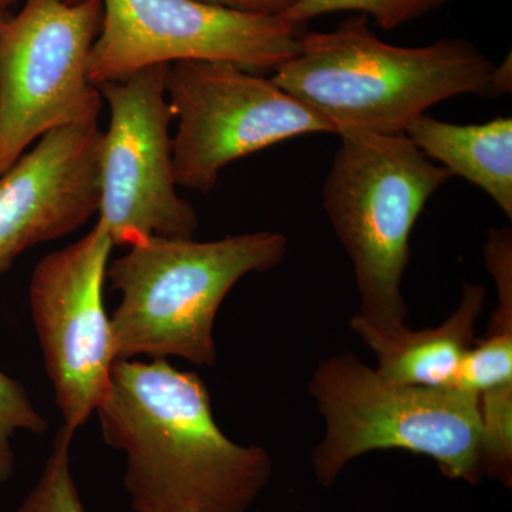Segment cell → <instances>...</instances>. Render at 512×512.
Returning a JSON list of instances; mask_svg holds the SVG:
<instances>
[{
	"label": "cell",
	"instance_id": "1",
	"mask_svg": "<svg viewBox=\"0 0 512 512\" xmlns=\"http://www.w3.org/2000/svg\"><path fill=\"white\" fill-rule=\"evenodd\" d=\"M96 412L137 512H247L271 480L268 451L229 440L204 382L167 359L117 360Z\"/></svg>",
	"mask_w": 512,
	"mask_h": 512
},
{
	"label": "cell",
	"instance_id": "2",
	"mask_svg": "<svg viewBox=\"0 0 512 512\" xmlns=\"http://www.w3.org/2000/svg\"><path fill=\"white\" fill-rule=\"evenodd\" d=\"M495 64L474 43L441 39L396 46L369 19L353 16L329 32L303 33L296 55L274 70L286 93L343 130L404 134L441 101L491 96Z\"/></svg>",
	"mask_w": 512,
	"mask_h": 512
},
{
	"label": "cell",
	"instance_id": "3",
	"mask_svg": "<svg viewBox=\"0 0 512 512\" xmlns=\"http://www.w3.org/2000/svg\"><path fill=\"white\" fill-rule=\"evenodd\" d=\"M288 238L259 231L215 241L151 237L109 264L111 289L121 293L110 318L117 360L138 355L217 362L214 323L222 302L244 276L281 264Z\"/></svg>",
	"mask_w": 512,
	"mask_h": 512
},
{
	"label": "cell",
	"instance_id": "4",
	"mask_svg": "<svg viewBox=\"0 0 512 512\" xmlns=\"http://www.w3.org/2000/svg\"><path fill=\"white\" fill-rule=\"evenodd\" d=\"M323 184V208L352 261L362 316L407 325L403 279L410 237L430 198L453 178L406 134L343 130Z\"/></svg>",
	"mask_w": 512,
	"mask_h": 512
},
{
	"label": "cell",
	"instance_id": "5",
	"mask_svg": "<svg viewBox=\"0 0 512 512\" xmlns=\"http://www.w3.org/2000/svg\"><path fill=\"white\" fill-rule=\"evenodd\" d=\"M309 392L325 420L312 454L320 484L332 485L355 458L376 450L430 457L451 480L483 477L478 399L466 390L389 382L345 352L316 366Z\"/></svg>",
	"mask_w": 512,
	"mask_h": 512
},
{
	"label": "cell",
	"instance_id": "6",
	"mask_svg": "<svg viewBox=\"0 0 512 512\" xmlns=\"http://www.w3.org/2000/svg\"><path fill=\"white\" fill-rule=\"evenodd\" d=\"M101 0H22L0 19V175L56 128L99 120Z\"/></svg>",
	"mask_w": 512,
	"mask_h": 512
},
{
	"label": "cell",
	"instance_id": "7",
	"mask_svg": "<svg viewBox=\"0 0 512 512\" xmlns=\"http://www.w3.org/2000/svg\"><path fill=\"white\" fill-rule=\"evenodd\" d=\"M177 120L173 165L178 187L208 194L222 170L306 134H336L335 127L271 79L231 63L170 64L165 77Z\"/></svg>",
	"mask_w": 512,
	"mask_h": 512
},
{
	"label": "cell",
	"instance_id": "8",
	"mask_svg": "<svg viewBox=\"0 0 512 512\" xmlns=\"http://www.w3.org/2000/svg\"><path fill=\"white\" fill-rule=\"evenodd\" d=\"M103 22L90 82H117L153 66L231 63L275 70L296 55L302 26L282 15L242 12L200 0H101Z\"/></svg>",
	"mask_w": 512,
	"mask_h": 512
},
{
	"label": "cell",
	"instance_id": "9",
	"mask_svg": "<svg viewBox=\"0 0 512 512\" xmlns=\"http://www.w3.org/2000/svg\"><path fill=\"white\" fill-rule=\"evenodd\" d=\"M167 70L147 67L99 87L110 121L101 141L97 221L120 247L151 237L194 238L200 227L175 183Z\"/></svg>",
	"mask_w": 512,
	"mask_h": 512
},
{
	"label": "cell",
	"instance_id": "10",
	"mask_svg": "<svg viewBox=\"0 0 512 512\" xmlns=\"http://www.w3.org/2000/svg\"><path fill=\"white\" fill-rule=\"evenodd\" d=\"M114 244L100 221L45 256L30 281L36 335L63 426L73 433L99 409L116 363L103 289Z\"/></svg>",
	"mask_w": 512,
	"mask_h": 512
},
{
	"label": "cell",
	"instance_id": "11",
	"mask_svg": "<svg viewBox=\"0 0 512 512\" xmlns=\"http://www.w3.org/2000/svg\"><path fill=\"white\" fill-rule=\"evenodd\" d=\"M101 141L99 120L56 128L0 175V275L99 214Z\"/></svg>",
	"mask_w": 512,
	"mask_h": 512
},
{
	"label": "cell",
	"instance_id": "12",
	"mask_svg": "<svg viewBox=\"0 0 512 512\" xmlns=\"http://www.w3.org/2000/svg\"><path fill=\"white\" fill-rule=\"evenodd\" d=\"M487 289L466 284L456 311L437 328L412 330L407 325L382 328L360 315L350 329L375 353L380 376L409 386L447 389L456 384L458 370L474 342L477 320Z\"/></svg>",
	"mask_w": 512,
	"mask_h": 512
},
{
	"label": "cell",
	"instance_id": "13",
	"mask_svg": "<svg viewBox=\"0 0 512 512\" xmlns=\"http://www.w3.org/2000/svg\"><path fill=\"white\" fill-rule=\"evenodd\" d=\"M421 153L453 177L477 185L512 218V119L448 123L423 114L406 130Z\"/></svg>",
	"mask_w": 512,
	"mask_h": 512
},
{
	"label": "cell",
	"instance_id": "14",
	"mask_svg": "<svg viewBox=\"0 0 512 512\" xmlns=\"http://www.w3.org/2000/svg\"><path fill=\"white\" fill-rule=\"evenodd\" d=\"M453 0H295L282 13L286 20L303 26L319 16L338 12H357L372 18L380 29L394 30L436 12Z\"/></svg>",
	"mask_w": 512,
	"mask_h": 512
},
{
	"label": "cell",
	"instance_id": "15",
	"mask_svg": "<svg viewBox=\"0 0 512 512\" xmlns=\"http://www.w3.org/2000/svg\"><path fill=\"white\" fill-rule=\"evenodd\" d=\"M73 434L64 426L59 430L45 471L18 512H87L70 470Z\"/></svg>",
	"mask_w": 512,
	"mask_h": 512
},
{
	"label": "cell",
	"instance_id": "16",
	"mask_svg": "<svg viewBox=\"0 0 512 512\" xmlns=\"http://www.w3.org/2000/svg\"><path fill=\"white\" fill-rule=\"evenodd\" d=\"M45 417L30 402L25 387L0 370V483H8L15 473L12 439L19 430L43 434Z\"/></svg>",
	"mask_w": 512,
	"mask_h": 512
},
{
	"label": "cell",
	"instance_id": "17",
	"mask_svg": "<svg viewBox=\"0 0 512 512\" xmlns=\"http://www.w3.org/2000/svg\"><path fill=\"white\" fill-rule=\"evenodd\" d=\"M222 8L242 10V12L268 13L282 15L291 8L295 0H200Z\"/></svg>",
	"mask_w": 512,
	"mask_h": 512
},
{
	"label": "cell",
	"instance_id": "18",
	"mask_svg": "<svg viewBox=\"0 0 512 512\" xmlns=\"http://www.w3.org/2000/svg\"><path fill=\"white\" fill-rule=\"evenodd\" d=\"M512 87L511 55L505 57L503 62L495 64L493 82H491V97H500L510 93Z\"/></svg>",
	"mask_w": 512,
	"mask_h": 512
},
{
	"label": "cell",
	"instance_id": "19",
	"mask_svg": "<svg viewBox=\"0 0 512 512\" xmlns=\"http://www.w3.org/2000/svg\"><path fill=\"white\" fill-rule=\"evenodd\" d=\"M19 0H0V19L18 6Z\"/></svg>",
	"mask_w": 512,
	"mask_h": 512
}]
</instances>
